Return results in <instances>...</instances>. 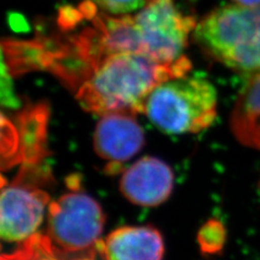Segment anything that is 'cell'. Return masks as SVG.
I'll use <instances>...</instances> for the list:
<instances>
[{
	"label": "cell",
	"instance_id": "1",
	"mask_svg": "<svg viewBox=\"0 0 260 260\" xmlns=\"http://www.w3.org/2000/svg\"><path fill=\"white\" fill-rule=\"evenodd\" d=\"M92 15L93 27L83 31L90 58L99 61L117 52H136L160 62L183 56L197 23L178 9L174 0H146L136 14Z\"/></svg>",
	"mask_w": 260,
	"mask_h": 260
},
{
	"label": "cell",
	"instance_id": "2",
	"mask_svg": "<svg viewBox=\"0 0 260 260\" xmlns=\"http://www.w3.org/2000/svg\"><path fill=\"white\" fill-rule=\"evenodd\" d=\"M191 67L185 55L167 63L142 53H112L96 62L81 80L77 100L85 111L99 115L143 113L144 103L154 89L186 75Z\"/></svg>",
	"mask_w": 260,
	"mask_h": 260
},
{
	"label": "cell",
	"instance_id": "3",
	"mask_svg": "<svg viewBox=\"0 0 260 260\" xmlns=\"http://www.w3.org/2000/svg\"><path fill=\"white\" fill-rule=\"evenodd\" d=\"M193 32L195 42L210 58L244 74H260V6L217 8Z\"/></svg>",
	"mask_w": 260,
	"mask_h": 260
},
{
	"label": "cell",
	"instance_id": "4",
	"mask_svg": "<svg viewBox=\"0 0 260 260\" xmlns=\"http://www.w3.org/2000/svg\"><path fill=\"white\" fill-rule=\"evenodd\" d=\"M217 103V90L208 79L184 75L154 89L144 103L143 113L165 134H197L213 125Z\"/></svg>",
	"mask_w": 260,
	"mask_h": 260
},
{
	"label": "cell",
	"instance_id": "5",
	"mask_svg": "<svg viewBox=\"0 0 260 260\" xmlns=\"http://www.w3.org/2000/svg\"><path fill=\"white\" fill-rule=\"evenodd\" d=\"M104 220L101 206L90 195L69 192L49 204L44 237L62 258L94 257Z\"/></svg>",
	"mask_w": 260,
	"mask_h": 260
},
{
	"label": "cell",
	"instance_id": "6",
	"mask_svg": "<svg viewBox=\"0 0 260 260\" xmlns=\"http://www.w3.org/2000/svg\"><path fill=\"white\" fill-rule=\"evenodd\" d=\"M50 198L45 191L23 182L3 186L0 234L4 241L23 243L37 233Z\"/></svg>",
	"mask_w": 260,
	"mask_h": 260
},
{
	"label": "cell",
	"instance_id": "7",
	"mask_svg": "<svg viewBox=\"0 0 260 260\" xmlns=\"http://www.w3.org/2000/svg\"><path fill=\"white\" fill-rule=\"evenodd\" d=\"M174 172L164 160L145 156L125 170L120 192L136 205L154 207L164 203L174 189Z\"/></svg>",
	"mask_w": 260,
	"mask_h": 260
},
{
	"label": "cell",
	"instance_id": "8",
	"mask_svg": "<svg viewBox=\"0 0 260 260\" xmlns=\"http://www.w3.org/2000/svg\"><path fill=\"white\" fill-rule=\"evenodd\" d=\"M145 142L142 127L134 114L110 113L96 124L93 146L98 156L113 164L126 161L139 153Z\"/></svg>",
	"mask_w": 260,
	"mask_h": 260
},
{
	"label": "cell",
	"instance_id": "9",
	"mask_svg": "<svg viewBox=\"0 0 260 260\" xmlns=\"http://www.w3.org/2000/svg\"><path fill=\"white\" fill-rule=\"evenodd\" d=\"M104 260H162L164 241L150 225L121 226L98 244Z\"/></svg>",
	"mask_w": 260,
	"mask_h": 260
},
{
	"label": "cell",
	"instance_id": "10",
	"mask_svg": "<svg viewBox=\"0 0 260 260\" xmlns=\"http://www.w3.org/2000/svg\"><path fill=\"white\" fill-rule=\"evenodd\" d=\"M231 130L244 145L260 151V74L242 89L231 115Z\"/></svg>",
	"mask_w": 260,
	"mask_h": 260
},
{
	"label": "cell",
	"instance_id": "11",
	"mask_svg": "<svg viewBox=\"0 0 260 260\" xmlns=\"http://www.w3.org/2000/svg\"><path fill=\"white\" fill-rule=\"evenodd\" d=\"M2 260H94V257L67 259L56 255L49 246L44 234L36 233L24 241L20 247L10 254H4Z\"/></svg>",
	"mask_w": 260,
	"mask_h": 260
},
{
	"label": "cell",
	"instance_id": "12",
	"mask_svg": "<svg viewBox=\"0 0 260 260\" xmlns=\"http://www.w3.org/2000/svg\"><path fill=\"white\" fill-rule=\"evenodd\" d=\"M225 229L218 220H210L200 231V245L203 251L215 254L220 251L225 243Z\"/></svg>",
	"mask_w": 260,
	"mask_h": 260
},
{
	"label": "cell",
	"instance_id": "13",
	"mask_svg": "<svg viewBox=\"0 0 260 260\" xmlns=\"http://www.w3.org/2000/svg\"><path fill=\"white\" fill-rule=\"evenodd\" d=\"M94 6L111 14H128L140 10L146 0H89Z\"/></svg>",
	"mask_w": 260,
	"mask_h": 260
},
{
	"label": "cell",
	"instance_id": "14",
	"mask_svg": "<svg viewBox=\"0 0 260 260\" xmlns=\"http://www.w3.org/2000/svg\"><path fill=\"white\" fill-rule=\"evenodd\" d=\"M2 103L8 108H18L19 100L13 93L10 71L5 62L2 65Z\"/></svg>",
	"mask_w": 260,
	"mask_h": 260
},
{
	"label": "cell",
	"instance_id": "15",
	"mask_svg": "<svg viewBox=\"0 0 260 260\" xmlns=\"http://www.w3.org/2000/svg\"><path fill=\"white\" fill-rule=\"evenodd\" d=\"M235 5L245 6V7H255L260 6V0H232Z\"/></svg>",
	"mask_w": 260,
	"mask_h": 260
}]
</instances>
